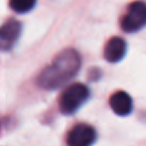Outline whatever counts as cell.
Returning a JSON list of instances; mask_svg holds the SVG:
<instances>
[{"label":"cell","mask_w":146,"mask_h":146,"mask_svg":"<svg viewBox=\"0 0 146 146\" xmlns=\"http://www.w3.org/2000/svg\"><path fill=\"white\" fill-rule=\"evenodd\" d=\"M120 26L125 32H137L146 26V3L133 2L122 17Z\"/></svg>","instance_id":"3"},{"label":"cell","mask_w":146,"mask_h":146,"mask_svg":"<svg viewBox=\"0 0 146 146\" xmlns=\"http://www.w3.org/2000/svg\"><path fill=\"white\" fill-rule=\"evenodd\" d=\"M88 96H89V89L83 83L69 85L66 89H63L59 98V108L63 113L72 115L86 102Z\"/></svg>","instance_id":"2"},{"label":"cell","mask_w":146,"mask_h":146,"mask_svg":"<svg viewBox=\"0 0 146 146\" xmlns=\"http://www.w3.org/2000/svg\"><path fill=\"white\" fill-rule=\"evenodd\" d=\"M9 5L16 13H27L35 7L36 0H10Z\"/></svg>","instance_id":"8"},{"label":"cell","mask_w":146,"mask_h":146,"mask_svg":"<svg viewBox=\"0 0 146 146\" xmlns=\"http://www.w3.org/2000/svg\"><path fill=\"white\" fill-rule=\"evenodd\" d=\"M22 26L17 20L10 19L0 27V49L9 50L19 39Z\"/></svg>","instance_id":"5"},{"label":"cell","mask_w":146,"mask_h":146,"mask_svg":"<svg viewBox=\"0 0 146 146\" xmlns=\"http://www.w3.org/2000/svg\"><path fill=\"white\" fill-rule=\"evenodd\" d=\"M110 108L113 109V112L119 116H126L132 112V108H133V102H132V98L126 93V92H116L110 96Z\"/></svg>","instance_id":"7"},{"label":"cell","mask_w":146,"mask_h":146,"mask_svg":"<svg viewBox=\"0 0 146 146\" xmlns=\"http://www.w3.org/2000/svg\"><path fill=\"white\" fill-rule=\"evenodd\" d=\"M80 69V56L76 50L66 49L40 73L37 83L43 89H57L69 82Z\"/></svg>","instance_id":"1"},{"label":"cell","mask_w":146,"mask_h":146,"mask_svg":"<svg viewBox=\"0 0 146 146\" xmlns=\"http://www.w3.org/2000/svg\"><path fill=\"white\" fill-rule=\"evenodd\" d=\"M103 54L105 59L110 63L120 62L126 54V42L122 37H112L110 40H108Z\"/></svg>","instance_id":"6"},{"label":"cell","mask_w":146,"mask_h":146,"mask_svg":"<svg viewBox=\"0 0 146 146\" xmlns=\"http://www.w3.org/2000/svg\"><path fill=\"white\" fill-rule=\"evenodd\" d=\"M66 140L69 146H92L96 140V130L90 125L79 123L69 130Z\"/></svg>","instance_id":"4"}]
</instances>
